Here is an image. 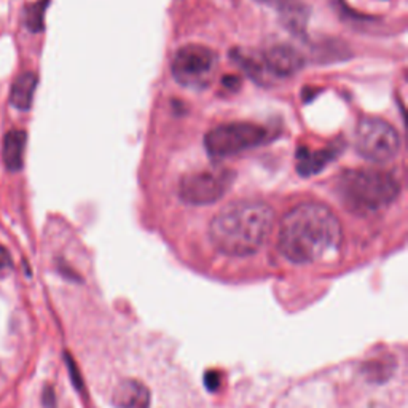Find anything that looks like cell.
Here are the masks:
<instances>
[{"label":"cell","instance_id":"cell-2","mask_svg":"<svg viewBox=\"0 0 408 408\" xmlns=\"http://www.w3.org/2000/svg\"><path fill=\"white\" fill-rule=\"evenodd\" d=\"M275 224V212L262 202L225 206L209 226L211 243L230 257H248L260 250Z\"/></svg>","mask_w":408,"mask_h":408},{"label":"cell","instance_id":"cell-10","mask_svg":"<svg viewBox=\"0 0 408 408\" xmlns=\"http://www.w3.org/2000/svg\"><path fill=\"white\" fill-rule=\"evenodd\" d=\"M28 136L24 131L11 129L4 138V163L6 170L16 172L23 167V155Z\"/></svg>","mask_w":408,"mask_h":408},{"label":"cell","instance_id":"cell-9","mask_svg":"<svg viewBox=\"0 0 408 408\" xmlns=\"http://www.w3.org/2000/svg\"><path fill=\"white\" fill-rule=\"evenodd\" d=\"M112 404L115 408H150V390L138 380H123L114 387Z\"/></svg>","mask_w":408,"mask_h":408},{"label":"cell","instance_id":"cell-7","mask_svg":"<svg viewBox=\"0 0 408 408\" xmlns=\"http://www.w3.org/2000/svg\"><path fill=\"white\" fill-rule=\"evenodd\" d=\"M216 66V51L204 45H185L174 55L171 69L180 85L202 89L209 85Z\"/></svg>","mask_w":408,"mask_h":408},{"label":"cell","instance_id":"cell-11","mask_svg":"<svg viewBox=\"0 0 408 408\" xmlns=\"http://www.w3.org/2000/svg\"><path fill=\"white\" fill-rule=\"evenodd\" d=\"M37 87V75L34 72H24L18 77L11 87V104L18 110L28 112L32 106Z\"/></svg>","mask_w":408,"mask_h":408},{"label":"cell","instance_id":"cell-5","mask_svg":"<svg viewBox=\"0 0 408 408\" xmlns=\"http://www.w3.org/2000/svg\"><path fill=\"white\" fill-rule=\"evenodd\" d=\"M355 147L362 157L373 163H386L397 157L400 150L399 133L390 123L367 116L355 128Z\"/></svg>","mask_w":408,"mask_h":408},{"label":"cell","instance_id":"cell-8","mask_svg":"<svg viewBox=\"0 0 408 408\" xmlns=\"http://www.w3.org/2000/svg\"><path fill=\"white\" fill-rule=\"evenodd\" d=\"M263 64L270 74L281 79L292 77L305 66V57L292 45H273L263 53Z\"/></svg>","mask_w":408,"mask_h":408},{"label":"cell","instance_id":"cell-13","mask_svg":"<svg viewBox=\"0 0 408 408\" xmlns=\"http://www.w3.org/2000/svg\"><path fill=\"white\" fill-rule=\"evenodd\" d=\"M47 5L48 0H40V2L28 6V10H26V26H28L29 31H43V13L47 10Z\"/></svg>","mask_w":408,"mask_h":408},{"label":"cell","instance_id":"cell-1","mask_svg":"<svg viewBox=\"0 0 408 408\" xmlns=\"http://www.w3.org/2000/svg\"><path fill=\"white\" fill-rule=\"evenodd\" d=\"M341 238V224L330 207L302 203L282 217L277 249L292 263H314L338 249Z\"/></svg>","mask_w":408,"mask_h":408},{"label":"cell","instance_id":"cell-12","mask_svg":"<svg viewBox=\"0 0 408 408\" xmlns=\"http://www.w3.org/2000/svg\"><path fill=\"white\" fill-rule=\"evenodd\" d=\"M280 9H282V19L290 31L302 32L303 29H305L308 15H307L305 9H303V5L282 4Z\"/></svg>","mask_w":408,"mask_h":408},{"label":"cell","instance_id":"cell-6","mask_svg":"<svg viewBox=\"0 0 408 408\" xmlns=\"http://www.w3.org/2000/svg\"><path fill=\"white\" fill-rule=\"evenodd\" d=\"M235 180V172L226 167H211L192 172L182 177L179 184V197L193 206H207L226 195Z\"/></svg>","mask_w":408,"mask_h":408},{"label":"cell","instance_id":"cell-14","mask_svg":"<svg viewBox=\"0 0 408 408\" xmlns=\"http://www.w3.org/2000/svg\"><path fill=\"white\" fill-rule=\"evenodd\" d=\"M257 2L265 4V5H275V6L282 5V0H257Z\"/></svg>","mask_w":408,"mask_h":408},{"label":"cell","instance_id":"cell-3","mask_svg":"<svg viewBox=\"0 0 408 408\" xmlns=\"http://www.w3.org/2000/svg\"><path fill=\"white\" fill-rule=\"evenodd\" d=\"M399 192L397 179L377 170L346 171L338 180L341 203L355 214L381 211L399 197Z\"/></svg>","mask_w":408,"mask_h":408},{"label":"cell","instance_id":"cell-4","mask_svg":"<svg viewBox=\"0 0 408 408\" xmlns=\"http://www.w3.org/2000/svg\"><path fill=\"white\" fill-rule=\"evenodd\" d=\"M267 136V129L255 123H225L206 134L204 145L211 157L226 158L260 145Z\"/></svg>","mask_w":408,"mask_h":408}]
</instances>
